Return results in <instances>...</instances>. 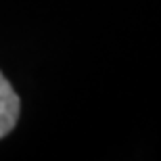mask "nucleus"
I'll return each mask as SVG.
<instances>
[{
    "instance_id": "nucleus-1",
    "label": "nucleus",
    "mask_w": 161,
    "mask_h": 161,
    "mask_svg": "<svg viewBox=\"0 0 161 161\" xmlns=\"http://www.w3.org/2000/svg\"><path fill=\"white\" fill-rule=\"evenodd\" d=\"M21 113V98L13 90V84L0 71V138L8 136L17 125Z\"/></svg>"
}]
</instances>
